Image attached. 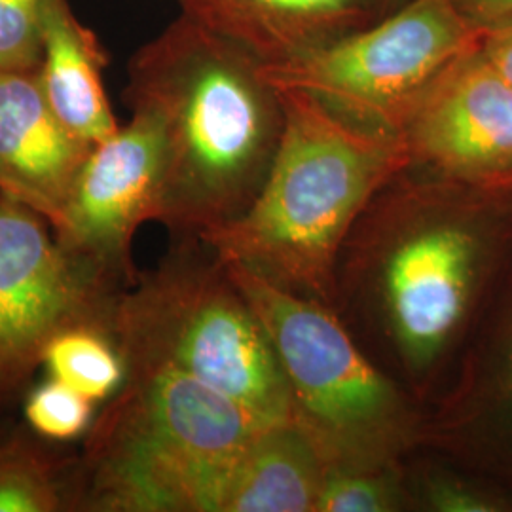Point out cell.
Returning a JSON list of instances; mask_svg holds the SVG:
<instances>
[{
  "label": "cell",
  "instance_id": "obj_1",
  "mask_svg": "<svg viewBox=\"0 0 512 512\" xmlns=\"http://www.w3.org/2000/svg\"><path fill=\"white\" fill-rule=\"evenodd\" d=\"M499 239L512 238L478 186L412 165L385 184L349 232L332 310L420 403L475 310Z\"/></svg>",
  "mask_w": 512,
  "mask_h": 512
},
{
  "label": "cell",
  "instance_id": "obj_2",
  "mask_svg": "<svg viewBox=\"0 0 512 512\" xmlns=\"http://www.w3.org/2000/svg\"><path fill=\"white\" fill-rule=\"evenodd\" d=\"M124 95L162 131V224L203 238L245 213L283 131L260 61L181 14L131 55Z\"/></svg>",
  "mask_w": 512,
  "mask_h": 512
},
{
  "label": "cell",
  "instance_id": "obj_3",
  "mask_svg": "<svg viewBox=\"0 0 512 512\" xmlns=\"http://www.w3.org/2000/svg\"><path fill=\"white\" fill-rule=\"evenodd\" d=\"M275 90L283 131L266 181L245 213L200 239L224 262L332 308L349 232L410 165L408 148L399 133L349 120L311 93Z\"/></svg>",
  "mask_w": 512,
  "mask_h": 512
},
{
  "label": "cell",
  "instance_id": "obj_4",
  "mask_svg": "<svg viewBox=\"0 0 512 512\" xmlns=\"http://www.w3.org/2000/svg\"><path fill=\"white\" fill-rule=\"evenodd\" d=\"M272 421L190 376L128 368L90 427L69 509L215 512L228 469Z\"/></svg>",
  "mask_w": 512,
  "mask_h": 512
},
{
  "label": "cell",
  "instance_id": "obj_5",
  "mask_svg": "<svg viewBox=\"0 0 512 512\" xmlns=\"http://www.w3.org/2000/svg\"><path fill=\"white\" fill-rule=\"evenodd\" d=\"M266 330L296 421L330 467H393L427 444V408L387 374L342 317L224 262Z\"/></svg>",
  "mask_w": 512,
  "mask_h": 512
},
{
  "label": "cell",
  "instance_id": "obj_6",
  "mask_svg": "<svg viewBox=\"0 0 512 512\" xmlns=\"http://www.w3.org/2000/svg\"><path fill=\"white\" fill-rule=\"evenodd\" d=\"M110 332L128 368L190 376L266 420H291L272 342L234 277L203 239L181 238L118 294Z\"/></svg>",
  "mask_w": 512,
  "mask_h": 512
},
{
  "label": "cell",
  "instance_id": "obj_7",
  "mask_svg": "<svg viewBox=\"0 0 512 512\" xmlns=\"http://www.w3.org/2000/svg\"><path fill=\"white\" fill-rule=\"evenodd\" d=\"M484 33L456 0H406L365 29L262 71L275 88L311 93L349 120L397 133L421 93Z\"/></svg>",
  "mask_w": 512,
  "mask_h": 512
},
{
  "label": "cell",
  "instance_id": "obj_8",
  "mask_svg": "<svg viewBox=\"0 0 512 512\" xmlns=\"http://www.w3.org/2000/svg\"><path fill=\"white\" fill-rule=\"evenodd\" d=\"M162 179V131L147 112L131 110L128 124L90 150L54 232L99 291L118 296L137 281L131 245L147 220H158Z\"/></svg>",
  "mask_w": 512,
  "mask_h": 512
},
{
  "label": "cell",
  "instance_id": "obj_9",
  "mask_svg": "<svg viewBox=\"0 0 512 512\" xmlns=\"http://www.w3.org/2000/svg\"><path fill=\"white\" fill-rule=\"evenodd\" d=\"M48 220L0 194V401L38 365L61 330H109L118 296L86 281L48 232Z\"/></svg>",
  "mask_w": 512,
  "mask_h": 512
},
{
  "label": "cell",
  "instance_id": "obj_10",
  "mask_svg": "<svg viewBox=\"0 0 512 512\" xmlns=\"http://www.w3.org/2000/svg\"><path fill=\"white\" fill-rule=\"evenodd\" d=\"M397 133L410 165L486 186L512 173V84L478 44L431 82Z\"/></svg>",
  "mask_w": 512,
  "mask_h": 512
},
{
  "label": "cell",
  "instance_id": "obj_11",
  "mask_svg": "<svg viewBox=\"0 0 512 512\" xmlns=\"http://www.w3.org/2000/svg\"><path fill=\"white\" fill-rule=\"evenodd\" d=\"M92 147L55 116L38 69H0V194L54 228Z\"/></svg>",
  "mask_w": 512,
  "mask_h": 512
},
{
  "label": "cell",
  "instance_id": "obj_12",
  "mask_svg": "<svg viewBox=\"0 0 512 512\" xmlns=\"http://www.w3.org/2000/svg\"><path fill=\"white\" fill-rule=\"evenodd\" d=\"M262 65H283L378 21V0H175Z\"/></svg>",
  "mask_w": 512,
  "mask_h": 512
},
{
  "label": "cell",
  "instance_id": "obj_13",
  "mask_svg": "<svg viewBox=\"0 0 512 512\" xmlns=\"http://www.w3.org/2000/svg\"><path fill=\"white\" fill-rule=\"evenodd\" d=\"M40 48L38 78L55 116L82 141H105L120 128L103 76L109 55L69 0L46 2Z\"/></svg>",
  "mask_w": 512,
  "mask_h": 512
},
{
  "label": "cell",
  "instance_id": "obj_14",
  "mask_svg": "<svg viewBox=\"0 0 512 512\" xmlns=\"http://www.w3.org/2000/svg\"><path fill=\"white\" fill-rule=\"evenodd\" d=\"M327 471L296 421H272L228 469L215 512H315Z\"/></svg>",
  "mask_w": 512,
  "mask_h": 512
},
{
  "label": "cell",
  "instance_id": "obj_15",
  "mask_svg": "<svg viewBox=\"0 0 512 512\" xmlns=\"http://www.w3.org/2000/svg\"><path fill=\"white\" fill-rule=\"evenodd\" d=\"M42 365L93 403L112 399L128 374L112 332L92 325L57 332L42 353Z\"/></svg>",
  "mask_w": 512,
  "mask_h": 512
},
{
  "label": "cell",
  "instance_id": "obj_16",
  "mask_svg": "<svg viewBox=\"0 0 512 512\" xmlns=\"http://www.w3.org/2000/svg\"><path fill=\"white\" fill-rule=\"evenodd\" d=\"M69 509L67 490L48 458L27 442L0 444V512Z\"/></svg>",
  "mask_w": 512,
  "mask_h": 512
},
{
  "label": "cell",
  "instance_id": "obj_17",
  "mask_svg": "<svg viewBox=\"0 0 512 512\" xmlns=\"http://www.w3.org/2000/svg\"><path fill=\"white\" fill-rule=\"evenodd\" d=\"M412 509L406 463L393 467H330L315 512H397Z\"/></svg>",
  "mask_w": 512,
  "mask_h": 512
},
{
  "label": "cell",
  "instance_id": "obj_18",
  "mask_svg": "<svg viewBox=\"0 0 512 512\" xmlns=\"http://www.w3.org/2000/svg\"><path fill=\"white\" fill-rule=\"evenodd\" d=\"M406 484L412 509L431 512L505 511V501L465 476L442 467L406 465Z\"/></svg>",
  "mask_w": 512,
  "mask_h": 512
},
{
  "label": "cell",
  "instance_id": "obj_19",
  "mask_svg": "<svg viewBox=\"0 0 512 512\" xmlns=\"http://www.w3.org/2000/svg\"><path fill=\"white\" fill-rule=\"evenodd\" d=\"M92 414L93 401L54 378L35 389L25 403V418L31 429L50 440L80 437L88 431Z\"/></svg>",
  "mask_w": 512,
  "mask_h": 512
},
{
  "label": "cell",
  "instance_id": "obj_20",
  "mask_svg": "<svg viewBox=\"0 0 512 512\" xmlns=\"http://www.w3.org/2000/svg\"><path fill=\"white\" fill-rule=\"evenodd\" d=\"M48 0H0V69H38Z\"/></svg>",
  "mask_w": 512,
  "mask_h": 512
},
{
  "label": "cell",
  "instance_id": "obj_21",
  "mask_svg": "<svg viewBox=\"0 0 512 512\" xmlns=\"http://www.w3.org/2000/svg\"><path fill=\"white\" fill-rule=\"evenodd\" d=\"M499 338L494 372L495 399L512 435V311Z\"/></svg>",
  "mask_w": 512,
  "mask_h": 512
},
{
  "label": "cell",
  "instance_id": "obj_22",
  "mask_svg": "<svg viewBox=\"0 0 512 512\" xmlns=\"http://www.w3.org/2000/svg\"><path fill=\"white\" fill-rule=\"evenodd\" d=\"M465 16L484 31L512 23V0H456Z\"/></svg>",
  "mask_w": 512,
  "mask_h": 512
},
{
  "label": "cell",
  "instance_id": "obj_23",
  "mask_svg": "<svg viewBox=\"0 0 512 512\" xmlns=\"http://www.w3.org/2000/svg\"><path fill=\"white\" fill-rule=\"evenodd\" d=\"M480 46L495 69L512 84V23L488 29Z\"/></svg>",
  "mask_w": 512,
  "mask_h": 512
},
{
  "label": "cell",
  "instance_id": "obj_24",
  "mask_svg": "<svg viewBox=\"0 0 512 512\" xmlns=\"http://www.w3.org/2000/svg\"><path fill=\"white\" fill-rule=\"evenodd\" d=\"M486 200L492 203L499 217L507 224V230L512 238V173L495 181V183L478 186Z\"/></svg>",
  "mask_w": 512,
  "mask_h": 512
},
{
  "label": "cell",
  "instance_id": "obj_25",
  "mask_svg": "<svg viewBox=\"0 0 512 512\" xmlns=\"http://www.w3.org/2000/svg\"><path fill=\"white\" fill-rule=\"evenodd\" d=\"M406 0H378V8H380V16L384 18L387 14L395 12L399 6H403Z\"/></svg>",
  "mask_w": 512,
  "mask_h": 512
}]
</instances>
